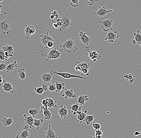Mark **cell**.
Returning a JSON list of instances; mask_svg holds the SVG:
<instances>
[{
    "label": "cell",
    "instance_id": "20",
    "mask_svg": "<svg viewBox=\"0 0 141 138\" xmlns=\"http://www.w3.org/2000/svg\"><path fill=\"white\" fill-rule=\"evenodd\" d=\"M45 136L47 138H58L55 132L52 130L50 125H48V128L46 132Z\"/></svg>",
    "mask_w": 141,
    "mask_h": 138
},
{
    "label": "cell",
    "instance_id": "26",
    "mask_svg": "<svg viewBox=\"0 0 141 138\" xmlns=\"http://www.w3.org/2000/svg\"><path fill=\"white\" fill-rule=\"evenodd\" d=\"M88 100H89V98H88V95H80L78 98L77 103H79L81 105H85V102Z\"/></svg>",
    "mask_w": 141,
    "mask_h": 138
},
{
    "label": "cell",
    "instance_id": "16",
    "mask_svg": "<svg viewBox=\"0 0 141 138\" xmlns=\"http://www.w3.org/2000/svg\"><path fill=\"white\" fill-rule=\"evenodd\" d=\"M47 108L48 107H45L43 106L41 107L40 108L41 111L40 113H41L43 111V115H44V117L45 119L49 120L51 118L52 113L50 110L48 109Z\"/></svg>",
    "mask_w": 141,
    "mask_h": 138
},
{
    "label": "cell",
    "instance_id": "59",
    "mask_svg": "<svg viewBox=\"0 0 141 138\" xmlns=\"http://www.w3.org/2000/svg\"></svg>",
    "mask_w": 141,
    "mask_h": 138
},
{
    "label": "cell",
    "instance_id": "58",
    "mask_svg": "<svg viewBox=\"0 0 141 138\" xmlns=\"http://www.w3.org/2000/svg\"><path fill=\"white\" fill-rule=\"evenodd\" d=\"M140 47H141V45H140Z\"/></svg>",
    "mask_w": 141,
    "mask_h": 138
},
{
    "label": "cell",
    "instance_id": "45",
    "mask_svg": "<svg viewBox=\"0 0 141 138\" xmlns=\"http://www.w3.org/2000/svg\"><path fill=\"white\" fill-rule=\"evenodd\" d=\"M95 131V136H102V135L103 134V132L102 131H101L100 130H97Z\"/></svg>",
    "mask_w": 141,
    "mask_h": 138
},
{
    "label": "cell",
    "instance_id": "41",
    "mask_svg": "<svg viewBox=\"0 0 141 138\" xmlns=\"http://www.w3.org/2000/svg\"><path fill=\"white\" fill-rule=\"evenodd\" d=\"M93 127L94 128L95 130H100L101 128V125L100 124L98 123H94L92 124Z\"/></svg>",
    "mask_w": 141,
    "mask_h": 138
},
{
    "label": "cell",
    "instance_id": "32",
    "mask_svg": "<svg viewBox=\"0 0 141 138\" xmlns=\"http://www.w3.org/2000/svg\"><path fill=\"white\" fill-rule=\"evenodd\" d=\"M95 117V116L94 115H86L85 119L84 120V121L86 123L87 125H89L94 121Z\"/></svg>",
    "mask_w": 141,
    "mask_h": 138
},
{
    "label": "cell",
    "instance_id": "47",
    "mask_svg": "<svg viewBox=\"0 0 141 138\" xmlns=\"http://www.w3.org/2000/svg\"><path fill=\"white\" fill-rule=\"evenodd\" d=\"M51 14H52V15H53L54 16H55V19H57V18H58L59 16L57 12L56 11H53V12L51 13Z\"/></svg>",
    "mask_w": 141,
    "mask_h": 138
},
{
    "label": "cell",
    "instance_id": "24",
    "mask_svg": "<svg viewBox=\"0 0 141 138\" xmlns=\"http://www.w3.org/2000/svg\"><path fill=\"white\" fill-rule=\"evenodd\" d=\"M53 75L51 74L44 73L41 76V78L44 83H49L51 81Z\"/></svg>",
    "mask_w": 141,
    "mask_h": 138
},
{
    "label": "cell",
    "instance_id": "10",
    "mask_svg": "<svg viewBox=\"0 0 141 138\" xmlns=\"http://www.w3.org/2000/svg\"><path fill=\"white\" fill-rule=\"evenodd\" d=\"M114 11L113 10H107L106 9L105 7L104 6L102 7H99V10L97 12H94L92 13V15L93 14H96L98 17H100L101 18H103V17L105 16L106 14L108 13H109L110 12H113Z\"/></svg>",
    "mask_w": 141,
    "mask_h": 138
},
{
    "label": "cell",
    "instance_id": "7",
    "mask_svg": "<svg viewBox=\"0 0 141 138\" xmlns=\"http://www.w3.org/2000/svg\"><path fill=\"white\" fill-rule=\"evenodd\" d=\"M119 37L118 31L115 30L114 31H109L107 33L106 36L104 39L105 40H108L110 43H114L116 39Z\"/></svg>",
    "mask_w": 141,
    "mask_h": 138
},
{
    "label": "cell",
    "instance_id": "12",
    "mask_svg": "<svg viewBox=\"0 0 141 138\" xmlns=\"http://www.w3.org/2000/svg\"><path fill=\"white\" fill-rule=\"evenodd\" d=\"M25 26L26 28L25 29V38L26 39H29L31 36L35 34L36 32V29L34 26L32 25L28 26L27 25H26Z\"/></svg>",
    "mask_w": 141,
    "mask_h": 138
},
{
    "label": "cell",
    "instance_id": "22",
    "mask_svg": "<svg viewBox=\"0 0 141 138\" xmlns=\"http://www.w3.org/2000/svg\"><path fill=\"white\" fill-rule=\"evenodd\" d=\"M87 111H85L84 112H83L81 111L78 112L77 114V121L79 123H82V122L84 121V120L85 119L86 116V113Z\"/></svg>",
    "mask_w": 141,
    "mask_h": 138
},
{
    "label": "cell",
    "instance_id": "25",
    "mask_svg": "<svg viewBox=\"0 0 141 138\" xmlns=\"http://www.w3.org/2000/svg\"><path fill=\"white\" fill-rule=\"evenodd\" d=\"M29 137V129L20 131L17 135L16 138H28Z\"/></svg>",
    "mask_w": 141,
    "mask_h": 138
},
{
    "label": "cell",
    "instance_id": "4",
    "mask_svg": "<svg viewBox=\"0 0 141 138\" xmlns=\"http://www.w3.org/2000/svg\"><path fill=\"white\" fill-rule=\"evenodd\" d=\"M50 74H52V75H58V76L63 77L64 78L67 79L72 78H77L86 80V78L85 77H83L81 76L70 74L69 73H61V72H57L55 70H52Z\"/></svg>",
    "mask_w": 141,
    "mask_h": 138
},
{
    "label": "cell",
    "instance_id": "33",
    "mask_svg": "<svg viewBox=\"0 0 141 138\" xmlns=\"http://www.w3.org/2000/svg\"><path fill=\"white\" fill-rule=\"evenodd\" d=\"M55 84L56 86V90L55 91L56 92H60L61 90L65 89V84L64 83H59L57 82Z\"/></svg>",
    "mask_w": 141,
    "mask_h": 138
},
{
    "label": "cell",
    "instance_id": "53",
    "mask_svg": "<svg viewBox=\"0 0 141 138\" xmlns=\"http://www.w3.org/2000/svg\"><path fill=\"white\" fill-rule=\"evenodd\" d=\"M57 25H58L59 27H61L62 25V22H57Z\"/></svg>",
    "mask_w": 141,
    "mask_h": 138
},
{
    "label": "cell",
    "instance_id": "28",
    "mask_svg": "<svg viewBox=\"0 0 141 138\" xmlns=\"http://www.w3.org/2000/svg\"><path fill=\"white\" fill-rule=\"evenodd\" d=\"M48 89V88L47 85L45 84H43L41 87H38V88L35 87L34 88V90L37 93L41 95L43 94V92L46 91Z\"/></svg>",
    "mask_w": 141,
    "mask_h": 138
},
{
    "label": "cell",
    "instance_id": "35",
    "mask_svg": "<svg viewBox=\"0 0 141 138\" xmlns=\"http://www.w3.org/2000/svg\"><path fill=\"white\" fill-rule=\"evenodd\" d=\"M2 50L4 52H14L13 50V47L10 45H6L5 46L3 47Z\"/></svg>",
    "mask_w": 141,
    "mask_h": 138
},
{
    "label": "cell",
    "instance_id": "51",
    "mask_svg": "<svg viewBox=\"0 0 141 138\" xmlns=\"http://www.w3.org/2000/svg\"><path fill=\"white\" fill-rule=\"evenodd\" d=\"M57 23L58 22H62V19H60V18H57V19H55Z\"/></svg>",
    "mask_w": 141,
    "mask_h": 138
},
{
    "label": "cell",
    "instance_id": "37",
    "mask_svg": "<svg viewBox=\"0 0 141 138\" xmlns=\"http://www.w3.org/2000/svg\"><path fill=\"white\" fill-rule=\"evenodd\" d=\"M79 0H71L70 5L72 7L76 8L79 5Z\"/></svg>",
    "mask_w": 141,
    "mask_h": 138
},
{
    "label": "cell",
    "instance_id": "6",
    "mask_svg": "<svg viewBox=\"0 0 141 138\" xmlns=\"http://www.w3.org/2000/svg\"><path fill=\"white\" fill-rule=\"evenodd\" d=\"M99 22L100 23L101 28L103 30L104 32H108L112 30L113 21L111 19H105L102 21H99Z\"/></svg>",
    "mask_w": 141,
    "mask_h": 138
},
{
    "label": "cell",
    "instance_id": "34",
    "mask_svg": "<svg viewBox=\"0 0 141 138\" xmlns=\"http://www.w3.org/2000/svg\"><path fill=\"white\" fill-rule=\"evenodd\" d=\"M8 58L6 56L5 52L2 49H0V60L2 61L8 60Z\"/></svg>",
    "mask_w": 141,
    "mask_h": 138
},
{
    "label": "cell",
    "instance_id": "14",
    "mask_svg": "<svg viewBox=\"0 0 141 138\" xmlns=\"http://www.w3.org/2000/svg\"><path fill=\"white\" fill-rule=\"evenodd\" d=\"M2 87L3 90L5 92L11 93H13L15 92V90L11 84L8 82L6 80H4L3 84Z\"/></svg>",
    "mask_w": 141,
    "mask_h": 138
},
{
    "label": "cell",
    "instance_id": "8",
    "mask_svg": "<svg viewBox=\"0 0 141 138\" xmlns=\"http://www.w3.org/2000/svg\"><path fill=\"white\" fill-rule=\"evenodd\" d=\"M25 125L23 129L24 130L29 129V128H31L33 127L34 119L32 116H28L26 114L24 115Z\"/></svg>",
    "mask_w": 141,
    "mask_h": 138
},
{
    "label": "cell",
    "instance_id": "17",
    "mask_svg": "<svg viewBox=\"0 0 141 138\" xmlns=\"http://www.w3.org/2000/svg\"><path fill=\"white\" fill-rule=\"evenodd\" d=\"M69 108L72 109V112L74 115H77L78 112L81 111L82 107L80 106V105L77 103L76 104H73L72 106H69Z\"/></svg>",
    "mask_w": 141,
    "mask_h": 138
},
{
    "label": "cell",
    "instance_id": "13",
    "mask_svg": "<svg viewBox=\"0 0 141 138\" xmlns=\"http://www.w3.org/2000/svg\"><path fill=\"white\" fill-rule=\"evenodd\" d=\"M79 36L81 42L83 43V44L87 45L91 43V38L87 36L86 33L81 32L79 33Z\"/></svg>",
    "mask_w": 141,
    "mask_h": 138
},
{
    "label": "cell",
    "instance_id": "2",
    "mask_svg": "<svg viewBox=\"0 0 141 138\" xmlns=\"http://www.w3.org/2000/svg\"><path fill=\"white\" fill-rule=\"evenodd\" d=\"M61 19H62V25L60 28V31L63 32L71 26L72 23L70 20V16L69 15V12L62 14Z\"/></svg>",
    "mask_w": 141,
    "mask_h": 138
},
{
    "label": "cell",
    "instance_id": "11",
    "mask_svg": "<svg viewBox=\"0 0 141 138\" xmlns=\"http://www.w3.org/2000/svg\"><path fill=\"white\" fill-rule=\"evenodd\" d=\"M41 38V42L42 44L44 46H46V44L49 42H54V39L52 38L48 33H45L42 35L40 36Z\"/></svg>",
    "mask_w": 141,
    "mask_h": 138
},
{
    "label": "cell",
    "instance_id": "31",
    "mask_svg": "<svg viewBox=\"0 0 141 138\" xmlns=\"http://www.w3.org/2000/svg\"><path fill=\"white\" fill-rule=\"evenodd\" d=\"M25 71V68H19L18 70V76L22 80L25 79L26 77Z\"/></svg>",
    "mask_w": 141,
    "mask_h": 138
},
{
    "label": "cell",
    "instance_id": "49",
    "mask_svg": "<svg viewBox=\"0 0 141 138\" xmlns=\"http://www.w3.org/2000/svg\"><path fill=\"white\" fill-rule=\"evenodd\" d=\"M53 27L55 29H58L59 28V26L58 25L57 23H53Z\"/></svg>",
    "mask_w": 141,
    "mask_h": 138
},
{
    "label": "cell",
    "instance_id": "56",
    "mask_svg": "<svg viewBox=\"0 0 141 138\" xmlns=\"http://www.w3.org/2000/svg\"><path fill=\"white\" fill-rule=\"evenodd\" d=\"M3 0H0V3H1V2H2V1H3Z\"/></svg>",
    "mask_w": 141,
    "mask_h": 138
},
{
    "label": "cell",
    "instance_id": "55",
    "mask_svg": "<svg viewBox=\"0 0 141 138\" xmlns=\"http://www.w3.org/2000/svg\"><path fill=\"white\" fill-rule=\"evenodd\" d=\"M3 13V14L4 15H6V14H7V12H3L1 11H0V14Z\"/></svg>",
    "mask_w": 141,
    "mask_h": 138
},
{
    "label": "cell",
    "instance_id": "54",
    "mask_svg": "<svg viewBox=\"0 0 141 138\" xmlns=\"http://www.w3.org/2000/svg\"><path fill=\"white\" fill-rule=\"evenodd\" d=\"M55 18V16H54L53 15H52L51 14V15L50 16V19H51L52 20H53Z\"/></svg>",
    "mask_w": 141,
    "mask_h": 138
},
{
    "label": "cell",
    "instance_id": "40",
    "mask_svg": "<svg viewBox=\"0 0 141 138\" xmlns=\"http://www.w3.org/2000/svg\"><path fill=\"white\" fill-rule=\"evenodd\" d=\"M8 66V64L6 63H2L0 64V71H3L5 70L6 67Z\"/></svg>",
    "mask_w": 141,
    "mask_h": 138
},
{
    "label": "cell",
    "instance_id": "9",
    "mask_svg": "<svg viewBox=\"0 0 141 138\" xmlns=\"http://www.w3.org/2000/svg\"><path fill=\"white\" fill-rule=\"evenodd\" d=\"M87 51L89 53V56L94 62H95L97 60L100 59L101 56L100 54L97 53L96 50L91 51L89 49V48L88 46L86 47L85 48Z\"/></svg>",
    "mask_w": 141,
    "mask_h": 138
},
{
    "label": "cell",
    "instance_id": "21",
    "mask_svg": "<svg viewBox=\"0 0 141 138\" xmlns=\"http://www.w3.org/2000/svg\"><path fill=\"white\" fill-rule=\"evenodd\" d=\"M75 66H79L81 70L83 69H87V70H89L90 68V64L88 62H80L78 61H76L75 62ZM80 71V72H81Z\"/></svg>",
    "mask_w": 141,
    "mask_h": 138
},
{
    "label": "cell",
    "instance_id": "42",
    "mask_svg": "<svg viewBox=\"0 0 141 138\" xmlns=\"http://www.w3.org/2000/svg\"><path fill=\"white\" fill-rule=\"evenodd\" d=\"M48 98L47 97H45L43 99L42 101V104L43 105V106L47 107V105L48 101Z\"/></svg>",
    "mask_w": 141,
    "mask_h": 138
},
{
    "label": "cell",
    "instance_id": "23",
    "mask_svg": "<svg viewBox=\"0 0 141 138\" xmlns=\"http://www.w3.org/2000/svg\"><path fill=\"white\" fill-rule=\"evenodd\" d=\"M17 67V61H15L10 64H8L4 71L6 72H11L13 71L15 68Z\"/></svg>",
    "mask_w": 141,
    "mask_h": 138
},
{
    "label": "cell",
    "instance_id": "1",
    "mask_svg": "<svg viewBox=\"0 0 141 138\" xmlns=\"http://www.w3.org/2000/svg\"><path fill=\"white\" fill-rule=\"evenodd\" d=\"M79 44L75 40L74 37L68 35L62 39L59 47L61 48L60 51H65L68 53H75L78 50L77 45Z\"/></svg>",
    "mask_w": 141,
    "mask_h": 138
},
{
    "label": "cell",
    "instance_id": "57",
    "mask_svg": "<svg viewBox=\"0 0 141 138\" xmlns=\"http://www.w3.org/2000/svg\"><path fill=\"white\" fill-rule=\"evenodd\" d=\"M92 138H97L96 137H95V136H94V137H93Z\"/></svg>",
    "mask_w": 141,
    "mask_h": 138
},
{
    "label": "cell",
    "instance_id": "44",
    "mask_svg": "<svg viewBox=\"0 0 141 138\" xmlns=\"http://www.w3.org/2000/svg\"><path fill=\"white\" fill-rule=\"evenodd\" d=\"M13 52H5L6 55L8 58H12L13 57Z\"/></svg>",
    "mask_w": 141,
    "mask_h": 138
},
{
    "label": "cell",
    "instance_id": "30",
    "mask_svg": "<svg viewBox=\"0 0 141 138\" xmlns=\"http://www.w3.org/2000/svg\"><path fill=\"white\" fill-rule=\"evenodd\" d=\"M13 122V120L11 117H9V118L5 117L2 120V123H3V125H4V127H8V126H10L12 124Z\"/></svg>",
    "mask_w": 141,
    "mask_h": 138
},
{
    "label": "cell",
    "instance_id": "19",
    "mask_svg": "<svg viewBox=\"0 0 141 138\" xmlns=\"http://www.w3.org/2000/svg\"><path fill=\"white\" fill-rule=\"evenodd\" d=\"M134 39L132 41L133 45H135L136 44H141V34L139 30H137V33H133Z\"/></svg>",
    "mask_w": 141,
    "mask_h": 138
},
{
    "label": "cell",
    "instance_id": "5",
    "mask_svg": "<svg viewBox=\"0 0 141 138\" xmlns=\"http://www.w3.org/2000/svg\"><path fill=\"white\" fill-rule=\"evenodd\" d=\"M11 25L9 21L7 20H2L0 22V32L3 34H8L11 32Z\"/></svg>",
    "mask_w": 141,
    "mask_h": 138
},
{
    "label": "cell",
    "instance_id": "38",
    "mask_svg": "<svg viewBox=\"0 0 141 138\" xmlns=\"http://www.w3.org/2000/svg\"><path fill=\"white\" fill-rule=\"evenodd\" d=\"M56 44L55 42H49L47 43L46 46H45V47L47 49L50 48H52L53 46H55Z\"/></svg>",
    "mask_w": 141,
    "mask_h": 138
},
{
    "label": "cell",
    "instance_id": "48",
    "mask_svg": "<svg viewBox=\"0 0 141 138\" xmlns=\"http://www.w3.org/2000/svg\"><path fill=\"white\" fill-rule=\"evenodd\" d=\"M3 81L2 76L0 75V86H3Z\"/></svg>",
    "mask_w": 141,
    "mask_h": 138
},
{
    "label": "cell",
    "instance_id": "39",
    "mask_svg": "<svg viewBox=\"0 0 141 138\" xmlns=\"http://www.w3.org/2000/svg\"><path fill=\"white\" fill-rule=\"evenodd\" d=\"M48 89L51 92H53L56 90V86L55 84H51L48 85Z\"/></svg>",
    "mask_w": 141,
    "mask_h": 138
},
{
    "label": "cell",
    "instance_id": "43",
    "mask_svg": "<svg viewBox=\"0 0 141 138\" xmlns=\"http://www.w3.org/2000/svg\"><path fill=\"white\" fill-rule=\"evenodd\" d=\"M98 1L99 0H88V4L90 6H92Z\"/></svg>",
    "mask_w": 141,
    "mask_h": 138
},
{
    "label": "cell",
    "instance_id": "52",
    "mask_svg": "<svg viewBox=\"0 0 141 138\" xmlns=\"http://www.w3.org/2000/svg\"><path fill=\"white\" fill-rule=\"evenodd\" d=\"M134 81H135V79L133 78V77L132 79H131L129 80V82H130V84H132V83H133V82H134Z\"/></svg>",
    "mask_w": 141,
    "mask_h": 138
},
{
    "label": "cell",
    "instance_id": "29",
    "mask_svg": "<svg viewBox=\"0 0 141 138\" xmlns=\"http://www.w3.org/2000/svg\"><path fill=\"white\" fill-rule=\"evenodd\" d=\"M47 107H49V108H50V107L56 108L57 107V101L55 99H53L52 98H48Z\"/></svg>",
    "mask_w": 141,
    "mask_h": 138
},
{
    "label": "cell",
    "instance_id": "46",
    "mask_svg": "<svg viewBox=\"0 0 141 138\" xmlns=\"http://www.w3.org/2000/svg\"><path fill=\"white\" fill-rule=\"evenodd\" d=\"M123 77H125L127 80H130V79H132V78H133L132 74H130L129 75H124V76H123Z\"/></svg>",
    "mask_w": 141,
    "mask_h": 138
},
{
    "label": "cell",
    "instance_id": "27",
    "mask_svg": "<svg viewBox=\"0 0 141 138\" xmlns=\"http://www.w3.org/2000/svg\"><path fill=\"white\" fill-rule=\"evenodd\" d=\"M43 121H44V120L43 119H37L36 118L34 119L33 124V127H36L37 129L38 130L42 126Z\"/></svg>",
    "mask_w": 141,
    "mask_h": 138
},
{
    "label": "cell",
    "instance_id": "3",
    "mask_svg": "<svg viewBox=\"0 0 141 138\" xmlns=\"http://www.w3.org/2000/svg\"><path fill=\"white\" fill-rule=\"evenodd\" d=\"M36 53L37 54H39L41 56L47 57V58L46 60L47 61H48V60L50 59H56L59 58L61 57L62 54V53L57 50V48H56L50 50L48 51L47 55L42 54V53H40L39 52H37Z\"/></svg>",
    "mask_w": 141,
    "mask_h": 138
},
{
    "label": "cell",
    "instance_id": "18",
    "mask_svg": "<svg viewBox=\"0 0 141 138\" xmlns=\"http://www.w3.org/2000/svg\"><path fill=\"white\" fill-rule=\"evenodd\" d=\"M62 96L64 97L65 99L68 98H75L76 97V95L74 94L73 90L66 89H65L64 93L62 95Z\"/></svg>",
    "mask_w": 141,
    "mask_h": 138
},
{
    "label": "cell",
    "instance_id": "50",
    "mask_svg": "<svg viewBox=\"0 0 141 138\" xmlns=\"http://www.w3.org/2000/svg\"><path fill=\"white\" fill-rule=\"evenodd\" d=\"M140 135H141V133L138 131H137L134 133V136H138Z\"/></svg>",
    "mask_w": 141,
    "mask_h": 138
},
{
    "label": "cell",
    "instance_id": "36",
    "mask_svg": "<svg viewBox=\"0 0 141 138\" xmlns=\"http://www.w3.org/2000/svg\"><path fill=\"white\" fill-rule=\"evenodd\" d=\"M38 112L39 110L37 109H29L28 112L29 114L31 115L32 117H34L36 115H37Z\"/></svg>",
    "mask_w": 141,
    "mask_h": 138
},
{
    "label": "cell",
    "instance_id": "15",
    "mask_svg": "<svg viewBox=\"0 0 141 138\" xmlns=\"http://www.w3.org/2000/svg\"><path fill=\"white\" fill-rule=\"evenodd\" d=\"M58 113L62 119H65L68 116V110L66 107L61 105Z\"/></svg>",
    "mask_w": 141,
    "mask_h": 138
}]
</instances>
